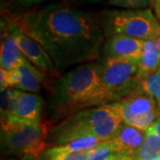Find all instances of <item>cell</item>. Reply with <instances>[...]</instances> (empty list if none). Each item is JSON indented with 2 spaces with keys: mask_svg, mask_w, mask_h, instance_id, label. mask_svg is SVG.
I'll return each instance as SVG.
<instances>
[{
  "mask_svg": "<svg viewBox=\"0 0 160 160\" xmlns=\"http://www.w3.org/2000/svg\"><path fill=\"white\" fill-rule=\"evenodd\" d=\"M14 23L43 46L60 75L102 56L106 38L99 16L78 6L52 3Z\"/></svg>",
  "mask_w": 160,
  "mask_h": 160,
  "instance_id": "obj_1",
  "label": "cell"
},
{
  "mask_svg": "<svg viewBox=\"0 0 160 160\" xmlns=\"http://www.w3.org/2000/svg\"><path fill=\"white\" fill-rule=\"evenodd\" d=\"M45 113L51 128L82 110L111 102L100 76V62L77 66L52 78L46 86Z\"/></svg>",
  "mask_w": 160,
  "mask_h": 160,
  "instance_id": "obj_2",
  "label": "cell"
},
{
  "mask_svg": "<svg viewBox=\"0 0 160 160\" xmlns=\"http://www.w3.org/2000/svg\"><path fill=\"white\" fill-rule=\"evenodd\" d=\"M122 120L107 105L82 110L49 129L46 143L64 145L79 138L94 136L104 142L114 137Z\"/></svg>",
  "mask_w": 160,
  "mask_h": 160,
  "instance_id": "obj_3",
  "label": "cell"
},
{
  "mask_svg": "<svg viewBox=\"0 0 160 160\" xmlns=\"http://www.w3.org/2000/svg\"><path fill=\"white\" fill-rule=\"evenodd\" d=\"M99 20L105 38L126 36L142 40H155L160 35V22L150 8L106 9Z\"/></svg>",
  "mask_w": 160,
  "mask_h": 160,
  "instance_id": "obj_4",
  "label": "cell"
},
{
  "mask_svg": "<svg viewBox=\"0 0 160 160\" xmlns=\"http://www.w3.org/2000/svg\"><path fill=\"white\" fill-rule=\"evenodd\" d=\"M50 127L45 121L29 122L13 118L1 121V152L5 156L40 155L47 147Z\"/></svg>",
  "mask_w": 160,
  "mask_h": 160,
  "instance_id": "obj_5",
  "label": "cell"
},
{
  "mask_svg": "<svg viewBox=\"0 0 160 160\" xmlns=\"http://www.w3.org/2000/svg\"><path fill=\"white\" fill-rule=\"evenodd\" d=\"M100 76L111 102L119 101L139 87L138 62L122 59H102Z\"/></svg>",
  "mask_w": 160,
  "mask_h": 160,
  "instance_id": "obj_6",
  "label": "cell"
},
{
  "mask_svg": "<svg viewBox=\"0 0 160 160\" xmlns=\"http://www.w3.org/2000/svg\"><path fill=\"white\" fill-rule=\"evenodd\" d=\"M106 105L119 117L123 123L144 132L160 117L157 101L140 90Z\"/></svg>",
  "mask_w": 160,
  "mask_h": 160,
  "instance_id": "obj_7",
  "label": "cell"
},
{
  "mask_svg": "<svg viewBox=\"0 0 160 160\" xmlns=\"http://www.w3.org/2000/svg\"><path fill=\"white\" fill-rule=\"evenodd\" d=\"M11 24L23 56L43 74L52 78L58 77L60 74L43 46L29 35L24 33L15 23L11 22Z\"/></svg>",
  "mask_w": 160,
  "mask_h": 160,
  "instance_id": "obj_8",
  "label": "cell"
},
{
  "mask_svg": "<svg viewBox=\"0 0 160 160\" xmlns=\"http://www.w3.org/2000/svg\"><path fill=\"white\" fill-rule=\"evenodd\" d=\"M145 40L126 36L106 38L102 47V59H122L139 62L142 54Z\"/></svg>",
  "mask_w": 160,
  "mask_h": 160,
  "instance_id": "obj_9",
  "label": "cell"
},
{
  "mask_svg": "<svg viewBox=\"0 0 160 160\" xmlns=\"http://www.w3.org/2000/svg\"><path fill=\"white\" fill-rule=\"evenodd\" d=\"M45 107L46 102L40 94L19 90L15 101L14 116L29 122H41Z\"/></svg>",
  "mask_w": 160,
  "mask_h": 160,
  "instance_id": "obj_10",
  "label": "cell"
},
{
  "mask_svg": "<svg viewBox=\"0 0 160 160\" xmlns=\"http://www.w3.org/2000/svg\"><path fill=\"white\" fill-rule=\"evenodd\" d=\"M24 62V56L18 46L17 39L10 24L2 29L1 38V68L5 69H18Z\"/></svg>",
  "mask_w": 160,
  "mask_h": 160,
  "instance_id": "obj_11",
  "label": "cell"
},
{
  "mask_svg": "<svg viewBox=\"0 0 160 160\" xmlns=\"http://www.w3.org/2000/svg\"><path fill=\"white\" fill-rule=\"evenodd\" d=\"M146 132L122 123L114 137L110 139L115 148V152H122L134 156L142 144Z\"/></svg>",
  "mask_w": 160,
  "mask_h": 160,
  "instance_id": "obj_12",
  "label": "cell"
},
{
  "mask_svg": "<svg viewBox=\"0 0 160 160\" xmlns=\"http://www.w3.org/2000/svg\"><path fill=\"white\" fill-rule=\"evenodd\" d=\"M18 70L21 73V81L16 88L22 91L38 92L43 88V86H47L48 85V77L40 72L25 57L23 64Z\"/></svg>",
  "mask_w": 160,
  "mask_h": 160,
  "instance_id": "obj_13",
  "label": "cell"
},
{
  "mask_svg": "<svg viewBox=\"0 0 160 160\" xmlns=\"http://www.w3.org/2000/svg\"><path fill=\"white\" fill-rule=\"evenodd\" d=\"M160 67V52L155 40H145L142 54L138 62L139 80L156 71Z\"/></svg>",
  "mask_w": 160,
  "mask_h": 160,
  "instance_id": "obj_14",
  "label": "cell"
},
{
  "mask_svg": "<svg viewBox=\"0 0 160 160\" xmlns=\"http://www.w3.org/2000/svg\"><path fill=\"white\" fill-rule=\"evenodd\" d=\"M160 156V138L150 129L146 131L142 144L134 155L135 160H152Z\"/></svg>",
  "mask_w": 160,
  "mask_h": 160,
  "instance_id": "obj_15",
  "label": "cell"
},
{
  "mask_svg": "<svg viewBox=\"0 0 160 160\" xmlns=\"http://www.w3.org/2000/svg\"><path fill=\"white\" fill-rule=\"evenodd\" d=\"M102 141L94 136H86L79 138L70 142L51 147L50 149L55 152H79V151H88L95 149Z\"/></svg>",
  "mask_w": 160,
  "mask_h": 160,
  "instance_id": "obj_16",
  "label": "cell"
},
{
  "mask_svg": "<svg viewBox=\"0 0 160 160\" xmlns=\"http://www.w3.org/2000/svg\"><path fill=\"white\" fill-rule=\"evenodd\" d=\"M137 90L154 98L158 103L160 102V67L140 79Z\"/></svg>",
  "mask_w": 160,
  "mask_h": 160,
  "instance_id": "obj_17",
  "label": "cell"
},
{
  "mask_svg": "<svg viewBox=\"0 0 160 160\" xmlns=\"http://www.w3.org/2000/svg\"><path fill=\"white\" fill-rule=\"evenodd\" d=\"M19 90L12 88L1 89V121H7L13 118L15 101Z\"/></svg>",
  "mask_w": 160,
  "mask_h": 160,
  "instance_id": "obj_18",
  "label": "cell"
},
{
  "mask_svg": "<svg viewBox=\"0 0 160 160\" xmlns=\"http://www.w3.org/2000/svg\"><path fill=\"white\" fill-rule=\"evenodd\" d=\"M92 150L79 152H55L49 148L42 153V157L44 160H88Z\"/></svg>",
  "mask_w": 160,
  "mask_h": 160,
  "instance_id": "obj_19",
  "label": "cell"
},
{
  "mask_svg": "<svg viewBox=\"0 0 160 160\" xmlns=\"http://www.w3.org/2000/svg\"><path fill=\"white\" fill-rule=\"evenodd\" d=\"M0 86L1 89L4 88H12L17 87L21 81V73L18 69H5L1 68L0 69Z\"/></svg>",
  "mask_w": 160,
  "mask_h": 160,
  "instance_id": "obj_20",
  "label": "cell"
},
{
  "mask_svg": "<svg viewBox=\"0 0 160 160\" xmlns=\"http://www.w3.org/2000/svg\"><path fill=\"white\" fill-rule=\"evenodd\" d=\"M115 152L113 143L110 140L102 142L91 151L88 160H105Z\"/></svg>",
  "mask_w": 160,
  "mask_h": 160,
  "instance_id": "obj_21",
  "label": "cell"
},
{
  "mask_svg": "<svg viewBox=\"0 0 160 160\" xmlns=\"http://www.w3.org/2000/svg\"><path fill=\"white\" fill-rule=\"evenodd\" d=\"M109 4L123 9H146L149 6V0H109Z\"/></svg>",
  "mask_w": 160,
  "mask_h": 160,
  "instance_id": "obj_22",
  "label": "cell"
},
{
  "mask_svg": "<svg viewBox=\"0 0 160 160\" xmlns=\"http://www.w3.org/2000/svg\"><path fill=\"white\" fill-rule=\"evenodd\" d=\"M45 1L46 0H10V2L13 6L22 7V8H28L30 6L38 5Z\"/></svg>",
  "mask_w": 160,
  "mask_h": 160,
  "instance_id": "obj_23",
  "label": "cell"
},
{
  "mask_svg": "<svg viewBox=\"0 0 160 160\" xmlns=\"http://www.w3.org/2000/svg\"><path fill=\"white\" fill-rule=\"evenodd\" d=\"M105 160H135L134 156L122 152H114Z\"/></svg>",
  "mask_w": 160,
  "mask_h": 160,
  "instance_id": "obj_24",
  "label": "cell"
},
{
  "mask_svg": "<svg viewBox=\"0 0 160 160\" xmlns=\"http://www.w3.org/2000/svg\"><path fill=\"white\" fill-rule=\"evenodd\" d=\"M149 6L160 22V0H149Z\"/></svg>",
  "mask_w": 160,
  "mask_h": 160,
  "instance_id": "obj_25",
  "label": "cell"
},
{
  "mask_svg": "<svg viewBox=\"0 0 160 160\" xmlns=\"http://www.w3.org/2000/svg\"><path fill=\"white\" fill-rule=\"evenodd\" d=\"M149 129L152 130L160 138V117L155 120V122L149 127Z\"/></svg>",
  "mask_w": 160,
  "mask_h": 160,
  "instance_id": "obj_26",
  "label": "cell"
},
{
  "mask_svg": "<svg viewBox=\"0 0 160 160\" xmlns=\"http://www.w3.org/2000/svg\"><path fill=\"white\" fill-rule=\"evenodd\" d=\"M76 1L81 4H85V5H91V4H96L99 2H102L103 0H76Z\"/></svg>",
  "mask_w": 160,
  "mask_h": 160,
  "instance_id": "obj_27",
  "label": "cell"
},
{
  "mask_svg": "<svg viewBox=\"0 0 160 160\" xmlns=\"http://www.w3.org/2000/svg\"><path fill=\"white\" fill-rule=\"evenodd\" d=\"M155 42H156V45H157V47H158V49L159 50L160 52V35L155 39Z\"/></svg>",
  "mask_w": 160,
  "mask_h": 160,
  "instance_id": "obj_28",
  "label": "cell"
},
{
  "mask_svg": "<svg viewBox=\"0 0 160 160\" xmlns=\"http://www.w3.org/2000/svg\"><path fill=\"white\" fill-rule=\"evenodd\" d=\"M152 160H160V156L159 157H158V158H154V159Z\"/></svg>",
  "mask_w": 160,
  "mask_h": 160,
  "instance_id": "obj_29",
  "label": "cell"
},
{
  "mask_svg": "<svg viewBox=\"0 0 160 160\" xmlns=\"http://www.w3.org/2000/svg\"><path fill=\"white\" fill-rule=\"evenodd\" d=\"M158 108H159V109H160V102L158 103Z\"/></svg>",
  "mask_w": 160,
  "mask_h": 160,
  "instance_id": "obj_30",
  "label": "cell"
}]
</instances>
